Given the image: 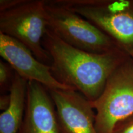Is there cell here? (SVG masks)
<instances>
[{"label":"cell","mask_w":133,"mask_h":133,"mask_svg":"<svg viewBox=\"0 0 133 133\" xmlns=\"http://www.w3.org/2000/svg\"><path fill=\"white\" fill-rule=\"evenodd\" d=\"M28 83L15 72L9 105L0 115V133H19L25 110Z\"/></svg>","instance_id":"9"},{"label":"cell","mask_w":133,"mask_h":133,"mask_svg":"<svg viewBox=\"0 0 133 133\" xmlns=\"http://www.w3.org/2000/svg\"><path fill=\"white\" fill-rule=\"evenodd\" d=\"M48 30L44 0L0 1V33L19 41L38 61L51 65V58L43 46Z\"/></svg>","instance_id":"2"},{"label":"cell","mask_w":133,"mask_h":133,"mask_svg":"<svg viewBox=\"0 0 133 133\" xmlns=\"http://www.w3.org/2000/svg\"><path fill=\"white\" fill-rule=\"evenodd\" d=\"M10 101H11V96L10 93L3 94L0 97V109L1 111H4L8 109Z\"/></svg>","instance_id":"12"},{"label":"cell","mask_w":133,"mask_h":133,"mask_svg":"<svg viewBox=\"0 0 133 133\" xmlns=\"http://www.w3.org/2000/svg\"><path fill=\"white\" fill-rule=\"evenodd\" d=\"M90 102V101H89ZM97 133H113L116 124L133 115V62L129 57L111 75L92 102Z\"/></svg>","instance_id":"5"},{"label":"cell","mask_w":133,"mask_h":133,"mask_svg":"<svg viewBox=\"0 0 133 133\" xmlns=\"http://www.w3.org/2000/svg\"><path fill=\"white\" fill-rule=\"evenodd\" d=\"M15 71L6 61H0V91L6 94L10 92L14 78Z\"/></svg>","instance_id":"10"},{"label":"cell","mask_w":133,"mask_h":133,"mask_svg":"<svg viewBox=\"0 0 133 133\" xmlns=\"http://www.w3.org/2000/svg\"><path fill=\"white\" fill-rule=\"evenodd\" d=\"M94 24L133 55V0H56Z\"/></svg>","instance_id":"3"},{"label":"cell","mask_w":133,"mask_h":133,"mask_svg":"<svg viewBox=\"0 0 133 133\" xmlns=\"http://www.w3.org/2000/svg\"><path fill=\"white\" fill-rule=\"evenodd\" d=\"M131 57H132V62H133V55L132 56H131Z\"/></svg>","instance_id":"13"},{"label":"cell","mask_w":133,"mask_h":133,"mask_svg":"<svg viewBox=\"0 0 133 133\" xmlns=\"http://www.w3.org/2000/svg\"><path fill=\"white\" fill-rule=\"evenodd\" d=\"M0 55L23 78L38 82L49 91L75 90L54 78L51 65L40 62L24 44L0 33ZM76 91V90H75Z\"/></svg>","instance_id":"6"},{"label":"cell","mask_w":133,"mask_h":133,"mask_svg":"<svg viewBox=\"0 0 133 133\" xmlns=\"http://www.w3.org/2000/svg\"><path fill=\"white\" fill-rule=\"evenodd\" d=\"M43 46L51 58V70L60 83L90 102L102 94L114 71L131 56L121 48L104 53L83 51L66 44L48 30Z\"/></svg>","instance_id":"1"},{"label":"cell","mask_w":133,"mask_h":133,"mask_svg":"<svg viewBox=\"0 0 133 133\" xmlns=\"http://www.w3.org/2000/svg\"><path fill=\"white\" fill-rule=\"evenodd\" d=\"M44 7L48 30L66 44L93 53L120 48L94 24L56 0H44Z\"/></svg>","instance_id":"4"},{"label":"cell","mask_w":133,"mask_h":133,"mask_svg":"<svg viewBox=\"0 0 133 133\" xmlns=\"http://www.w3.org/2000/svg\"><path fill=\"white\" fill-rule=\"evenodd\" d=\"M19 133H61L56 107L47 88L29 81L25 110Z\"/></svg>","instance_id":"8"},{"label":"cell","mask_w":133,"mask_h":133,"mask_svg":"<svg viewBox=\"0 0 133 133\" xmlns=\"http://www.w3.org/2000/svg\"><path fill=\"white\" fill-rule=\"evenodd\" d=\"M113 133H133V115L116 124Z\"/></svg>","instance_id":"11"},{"label":"cell","mask_w":133,"mask_h":133,"mask_svg":"<svg viewBox=\"0 0 133 133\" xmlns=\"http://www.w3.org/2000/svg\"><path fill=\"white\" fill-rule=\"evenodd\" d=\"M49 92L56 107L61 133H97L96 113L81 93L75 90Z\"/></svg>","instance_id":"7"}]
</instances>
